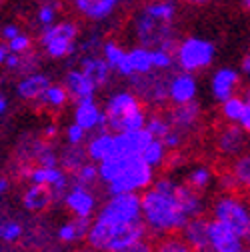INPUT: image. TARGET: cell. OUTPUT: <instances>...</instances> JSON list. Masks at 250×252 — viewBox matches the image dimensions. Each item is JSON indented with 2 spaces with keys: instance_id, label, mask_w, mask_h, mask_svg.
Returning <instances> with one entry per match:
<instances>
[{
  "instance_id": "2",
  "label": "cell",
  "mask_w": 250,
  "mask_h": 252,
  "mask_svg": "<svg viewBox=\"0 0 250 252\" xmlns=\"http://www.w3.org/2000/svg\"><path fill=\"white\" fill-rule=\"evenodd\" d=\"M106 130L112 134L138 132L146 128L148 116L144 102L134 90H118L110 94L104 104Z\"/></svg>"
},
{
  "instance_id": "8",
  "label": "cell",
  "mask_w": 250,
  "mask_h": 252,
  "mask_svg": "<svg viewBox=\"0 0 250 252\" xmlns=\"http://www.w3.org/2000/svg\"><path fill=\"white\" fill-rule=\"evenodd\" d=\"M76 40H78V26L72 20L56 22L54 26L40 30V36H38V44L44 50V54L54 60L74 54Z\"/></svg>"
},
{
  "instance_id": "7",
  "label": "cell",
  "mask_w": 250,
  "mask_h": 252,
  "mask_svg": "<svg viewBox=\"0 0 250 252\" xmlns=\"http://www.w3.org/2000/svg\"><path fill=\"white\" fill-rule=\"evenodd\" d=\"M154 168H150L142 158H128L118 176L106 184L108 196L114 194H144L154 184Z\"/></svg>"
},
{
  "instance_id": "13",
  "label": "cell",
  "mask_w": 250,
  "mask_h": 252,
  "mask_svg": "<svg viewBox=\"0 0 250 252\" xmlns=\"http://www.w3.org/2000/svg\"><path fill=\"white\" fill-rule=\"evenodd\" d=\"M156 72L154 70V58H152V50L144 48V46H134L126 52L122 66L118 68L116 74H120L122 78H140V76H148Z\"/></svg>"
},
{
  "instance_id": "53",
  "label": "cell",
  "mask_w": 250,
  "mask_h": 252,
  "mask_svg": "<svg viewBox=\"0 0 250 252\" xmlns=\"http://www.w3.org/2000/svg\"><path fill=\"white\" fill-rule=\"evenodd\" d=\"M184 2H188V4H206V2H210V0H184Z\"/></svg>"
},
{
  "instance_id": "47",
  "label": "cell",
  "mask_w": 250,
  "mask_h": 252,
  "mask_svg": "<svg viewBox=\"0 0 250 252\" xmlns=\"http://www.w3.org/2000/svg\"><path fill=\"white\" fill-rule=\"evenodd\" d=\"M8 190H10V178L4 174L2 178H0V194H8Z\"/></svg>"
},
{
  "instance_id": "56",
  "label": "cell",
  "mask_w": 250,
  "mask_h": 252,
  "mask_svg": "<svg viewBox=\"0 0 250 252\" xmlns=\"http://www.w3.org/2000/svg\"><path fill=\"white\" fill-rule=\"evenodd\" d=\"M246 248H248V250H250V234H248V236H246Z\"/></svg>"
},
{
  "instance_id": "16",
  "label": "cell",
  "mask_w": 250,
  "mask_h": 252,
  "mask_svg": "<svg viewBox=\"0 0 250 252\" xmlns=\"http://www.w3.org/2000/svg\"><path fill=\"white\" fill-rule=\"evenodd\" d=\"M196 92H198V82L196 76L190 72H178L170 76L168 84V100L172 106H182V104H190L196 102Z\"/></svg>"
},
{
  "instance_id": "37",
  "label": "cell",
  "mask_w": 250,
  "mask_h": 252,
  "mask_svg": "<svg viewBox=\"0 0 250 252\" xmlns=\"http://www.w3.org/2000/svg\"><path fill=\"white\" fill-rule=\"evenodd\" d=\"M72 182L74 184H80V186H86V188H92L94 190V186L100 182V170H98V164L94 162H86L80 170H76L72 176Z\"/></svg>"
},
{
  "instance_id": "32",
  "label": "cell",
  "mask_w": 250,
  "mask_h": 252,
  "mask_svg": "<svg viewBox=\"0 0 250 252\" xmlns=\"http://www.w3.org/2000/svg\"><path fill=\"white\" fill-rule=\"evenodd\" d=\"M214 172H212V168L210 166H206V164H198V166H194V168H190L188 170V174H186V184H188L190 188H194L196 192H200V194H204L208 188H210V184L214 182Z\"/></svg>"
},
{
  "instance_id": "22",
  "label": "cell",
  "mask_w": 250,
  "mask_h": 252,
  "mask_svg": "<svg viewBox=\"0 0 250 252\" xmlns=\"http://www.w3.org/2000/svg\"><path fill=\"white\" fill-rule=\"evenodd\" d=\"M180 236L196 252H210V218H206V216L192 218L190 222L184 226Z\"/></svg>"
},
{
  "instance_id": "31",
  "label": "cell",
  "mask_w": 250,
  "mask_h": 252,
  "mask_svg": "<svg viewBox=\"0 0 250 252\" xmlns=\"http://www.w3.org/2000/svg\"><path fill=\"white\" fill-rule=\"evenodd\" d=\"M24 236H26V224L20 218H14V216L2 218V222H0V240L6 246L18 244Z\"/></svg>"
},
{
  "instance_id": "10",
  "label": "cell",
  "mask_w": 250,
  "mask_h": 252,
  "mask_svg": "<svg viewBox=\"0 0 250 252\" xmlns=\"http://www.w3.org/2000/svg\"><path fill=\"white\" fill-rule=\"evenodd\" d=\"M248 146V132L240 124H224L214 134V148L226 160H234L242 156Z\"/></svg>"
},
{
  "instance_id": "6",
  "label": "cell",
  "mask_w": 250,
  "mask_h": 252,
  "mask_svg": "<svg viewBox=\"0 0 250 252\" xmlns=\"http://www.w3.org/2000/svg\"><path fill=\"white\" fill-rule=\"evenodd\" d=\"M102 224L112 226H128L138 224L142 220V194H114L108 196L100 208L96 218Z\"/></svg>"
},
{
  "instance_id": "50",
  "label": "cell",
  "mask_w": 250,
  "mask_h": 252,
  "mask_svg": "<svg viewBox=\"0 0 250 252\" xmlns=\"http://www.w3.org/2000/svg\"><path fill=\"white\" fill-rule=\"evenodd\" d=\"M240 70H242V74H246V76H250V52L242 58V64H240Z\"/></svg>"
},
{
  "instance_id": "14",
  "label": "cell",
  "mask_w": 250,
  "mask_h": 252,
  "mask_svg": "<svg viewBox=\"0 0 250 252\" xmlns=\"http://www.w3.org/2000/svg\"><path fill=\"white\" fill-rule=\"evenodd\" d=\"M72 122L78 124L80 128H84L86 132H92V130H98V132H100V130H106L104 108H100L94 98H84V100L74 102Z\"/></svg>"
},
{
  "instance_id": "34",
  "label": "cell",
  "mask_w": 250,
  "mask_h": 252,
  "mask_svg": "<svg viewBox=\"0 0 250 252\" xmlns=\"http://www.w3.org/2000/svg\"><path fill=\"white\" fill-rule=\"evenodd\" d=\"M246 108H248L246 98L244 96H238V94H236L234 98H230V100H226V102L220 104V116L224 118L226 124H240L242 118H244V114H246Z\"/></svg>"
},
{
  "instance_id": "46",
  "label": "cell",
  "mask_w": 250,
  "mask_h": 252,
  "mask_svg": "<svg viewBox=\"0 0 250 252\" xmlns=\"http://www.w3.org/2000/svg\"><path fill=\"white\" fill-rule=\"evenodd\" d=\"M56 136H58V128H56V124H52V122H50V124H46L44 128H42V138H44L46 142H52Z\"/></svg>"
},
{
  "instance_id": "17",
  "label": "cell",
  "mask_w": 250,
  "mask_h": 252,
  "mask_svg": "<svg viewBox=\"0 0 250 252\" xmlns=\"http://www.w3.org/2000/svg\"><path fill=\"white\" fill-rule=\"evenodd\" d=\"M90 226H92V220L70 216L62 224H58V228L54 232V238L60 246H82L88 240Z\"/></svg>"
},
{
  "instance_id": "4",
  "label": "cell",
  "mask_w": 250,
  "mask_h": 252,
  "mask_svg": "<svg viewBox=\"0 0 250 252\" xmlns=\"http://www.w3.org/2000/svg\"><path fill=\"white\" fill-rule=\"evenodd\" d=\"M210 218L220 222L228 228H232L236 234H240L244 240L250 234V200L246 194L234 192V194H220L214 198L210 206Z\"/></svg>"
},
{
  "instance_id": "58",
  "label": "cell",
  "mask_w": 250,
  "mask_h": 252,
  "mask_svg": "<svg viewBox=\"0 0 250 252\" xmlns=\"http://www.w3.org/2000/svg\"><path fill=\"white\" fill-rule=\"evenodd\" d=\"M246 252H250V250H246Z\"/></svg>"
},
{
  "instance_id": "54",
  "label": "cell",
  "mask_w": 250,
  "mask_h": 252,
  "mask_svg": "<svg viewBox=\"0 0 250 252\" xmlns=\"http://www.w3.org/2000/svg\"><path fill=\"white\" fill-rule=\"evenodd\" d=\"M244 98H246V102H250V86L244 90Z\"/></svg>"
},
{
  "instance_id": "28",
  "label": "cell",
  "mask_w": 250,
  "mask_h": 252,
  "mask_svg": "<svg viewBox=\"0 0 250 252\" xmlns=\"http://www.w3.org/2000/svg\"><path fill=\"white\" fill-rule=\"evenodd\" d=\"M178 200H180V206H182L184 214L188 216L190 220L204 216L206 202H204L202 194L196 192L194 188H190L186 182H180V184H178Z\"/></svg>"
},
{
  "instance_id": "21",
  "label": "cell",
  "mask_w": 250,
  "mask_h": 252,
  "mask_svg": "<svg viewBox=\"0 0 250 252\" xmlns=\"http://www.w3.org/2000/svg\"><path fill=\"white\" fill-rule=\"evenodd\" d=\"M166 116L172 124V128L186 136L190 130H194L200 122V104L190 102V104H182V106H172L166 112Z\"/></svg>"
},
{
  "instance_id": "9",
  "label": "cell",
  "mask_w": 250,
  "mask_h": 252,
  "mask_svg": "<svg viewBox=\"0 0 250 252\" xmlns=\"http://www.w3.org/2000/svg\"><path fill=\"white\" fill-rule=\"evenodd\" d=\"M176 64L182 72H198L204 70L212 64V60L216 56V48L210 40L200 38V36H186L178 42L176 46Z\"/></svg>"
},
{
  "instance_id": "1",
  "label": "cell",
  "mask_w": 250,
  "mask_h": 252,
  "mask_svg": "<svg viewBox=\"0 0 250 252\" xmlns=\"http://www.w3.org/2000/svg\"><path fill=\"white\" fill-rule=\"evenodd\" d=\"M178 184L170 176H158L142 194V220L150 236L164 238L180 234L190 222L178 200Z\"/></svg>"
},
{
  "instance_id": "5",
  "label": "cell",
  "mask_w": 250,
  "mask_h": 252,
  "mask_svg": "<svg viewBox=\"0 0 250 252\" xmlns=\"http://www.w3.org/2000/svg\"><path fill=\"white\" fill-rule=\"evenodd\" d=\"M174 22H166L162 18L152 16L146 8H142L134 18V34L138 38V46L150 50H170L176 52V36Z\"/></svg>"
},
{
  "instance_id": "27",
  "label": "cell",
  "mask_w": 250,
  "mask_h": 252,
  "mask_svg": "<svg viewBox=\"0 0 250 252\" xmlns=\"http://www.w3.org/2000/svg\"><path fill=\"white\" fill-rule=\"evenodd\" d=\"M80 70L92 78V82H94L98 88L104 86L108 80H110V72L112 68L108 66V62L102 58V56H96V54H88V56H82L80 60Z\"/></svg>"
},
{
  "instance_id": "35",
  "label": "cell",
  "mask_w": 250,
  "mask_h": 252,
  "mask_svg": "<svg viewBox=\"0 0 250 252\" xmlns=\"http://www.w3.org/2000/svg\"><path fill=\"white\" fill-rule=\"evenodd\" d=\"M168 154H170V150L166 148V144H164L162 140H152V142L148 144V148L144 150V154H142V160H144L150 168L156 170V168H160V166L166 164Z\"/></svg>"
},
{
  "instance_id": "41",
  "label": "cell",
  "mask_w": 250,
  "mask_h": 252,
  "mask_svg": "<svg viewBox=\"0 0 250 252\" xmlns=\"http://www.w3.org/2000/svg\"><path fill=\"white\" fill-rule=\"evenodd\" d=\"M152 58L156 72H166L176 64V56L170 50H152Z\"/></svg>"
},
{
  "instance_id": "49",
  "label": "cell",
  "mask_w": 250,
  "mask_h": 252,
  "mask_svg": "<svg viewBox=\"0 0 250 252\" xmlns=\"http://www.w3.org/2000/svg\"><path fill=\"white\" fill-rule=\"evenodd\" d=\"M6 112H8V96L2 92V94H0V114L6 116Z\"/></svg>"
},
{
  "instance_id": "39",
  "label": "cell",
  "mask_w": 250,
  "mask_h": 252,
  "mask_svg": "<svg viewBox=\"0 0 250 252\" xmlns=\"http://www.w3.org/2000/svg\"><path fill=\"white\" fill-rule=\"evenodd\" d=\"M100 52H102V58L108 62V66L112 68V72H118V68L122 66V62H124V58H126V52L128 50H124L114 40H106Z\"/></svg>"
},
{
  "instance_id": "51",
  "label": "cell",
  "mask_w": 250,
  "mask_h": 252,
  "mask_svg": "<svg viewBox=\"0 0 250 252\" xmlns=\"http://www.w3.org/2000/svg\"><path fill=\"white\" fill-rule=\"evenodd\" d=\"M8 56H10V50H8L6 42H2V44H0V62H2V64H4V62L8 60Z\"/></svg>"
},
{
  "instance_id": "44",
  "label": "cell",
  "mask_w": 250,
  "mask_h": 252,
  "mask_svg": "<svg viewBox=\"0 0 250 252\" xmlns=\"http://www.w3.org/2000/svg\"><path fill=\"white\" fill-rule=\"evenodd\" d=\"M118 252H154V242H152L150 238H144V240L134 242V244H130V246H126V248L118 250Z\"/></svg>"
},
{
  "instance_id": "52",
  "label": "cell",
  "mask_w": 250,
  "mask_h": 252,
  "mask_svg": "<svg viewBox=\"0 0 250 252\" xmlns=\"http://www.w3.org/2000/svg\"><path fill=\"white\" fill-rule=\"evenodd\" d=\"M70 252H96L94 248H90L88 244H82V246H76L74 250H70Z\"/></svg>"
},
{
  "instance_id": "36",
  "label": "cell",
  "mask_w": 250,
  "mask_h": 252,
  "mask_svg": "<svg viewBox=\"0 0 250 252\" xmlns=\"http://www.w3.org/2000/svg\"><path fill=\"white\" fill-rule=\"evenodd\" d=\"M146 130L150 132V136L154 140H164L170 132H172V124L168 120L166 114L162 112H154L148 116V122H146Z\"/></svg>"
},
{
  "instance_id": "26",
  "label": "cell",
  "mask_w": 250,
  "mask_h": 252,
  "mask_svg": "<svg viewBox=\"0 0 250 252\" xmlns=\"http://www.w3.org/2000/svg\"><path fill=\"white\" fill-rule=\"evenodd\" d=\"M64 88L68 90L70 98H74V102L84 100V98H94V94L98 90V86L92 82V78H88L80 68H72L66 72Z\"/></svg>"
},
{
  "instance_id": "43",
  "label": "cell",
  "mask_w": 250,
  "mask_h": 252,
  "mask_svg": "<svg viewBox=\"0 0 250 252\" xmlns=\"http://www.w3.org/2000/svg\"><path fill=\"white\" fill-rule=\"evenodd\" d=\"M88 132L84 130V128H80L78 124H74V122H70L68 126H66V130H64V136H66V144H70V146H82V144H86L88 142V136H86Z\"/></svg>"
},
{
  "instance_id": "48",
  "label": "cell",
  "mask_w": 250,
  "mask_h": 252,
  "mask_svg": "<svg viewBox=\"0 0 250 252\" xmlns=\"http://www.w3.org/2000/svg\"><path fill=\"white\" fill-rule=\"evenodd\" d=\"M240 126H242V128L248 132V136H250V102H248V108H246V114H244V118H242Z\"/></svg>"
},
{
  "instance_id": "15",
  "label": "cell",
  "mask_w": 250,
  "mask_h": 252,
  "mask_svg": "<svg viewBox=\"0 0 250 252\" xmlns=\"http://www.w3.org/2000/svg\"><path fill=\"white\" fill-rule=\"evenodd\" d=\"M246 240L232 228L210 218V252H246Z\"/></svg>"
},
{
  "instance_id": "23",
  "label": "cell",
  "mask_w": 250,
  "mask_h": 252,
  "mask_svg": "<svg viewBox=\"0 0 250 252\" xmlns=\"http://www.w3.org/2000/svg\"><path fill=\"white\" fill-rule=\"evenodd\" d=\"M20 202H22V208L28 210L30 214H42L52 204H56L54 202V196L50 192V188L38 186V184H28L24 190H22Z\"/></svg>"
},
{
  "instance_id": "55",
  "label": "cell",
  "mask_w": 250,
  "mask_h": 252,
  "mask_svg": "<svg viewBox=\"0 0 250 252\" xmlns=\"http://www.w3.org/2000/svg\"><path fill=\"white\" fill-rule=\"evenodd\" d=\"M242 4H244V8H248V10H250V0H242Z\"/></svg>"
},
{
  "instance_id": "25",
  "label": "cell",
  "mask_w": 250,
  "mask_h": 252,
  "mask_svg": "<svg viewBox=\"0 0 250 252\" xmlns=\"http://www.w3.org/2000/svg\"><path fill=\"white\" fill-rule=\"evenodd\" d=\"M50 78L48 74H42V72H32L28 76H22L18 82H16V94L20 100H26V102H38L40 96L48 90L50 86Z\"/></svg>"
},
{
  "instance_id": "19",
  "label": "cell",
  "mask_w": 250,
  "mask_h": 252,
  "mask_svg": "<svg viewBox=\"0 0 250 252\" xmlns=\"http://www.w3.org/2000/svg\"><path fill=\"white\" fill-rule=\"evenodd\" d=\"M154 138L150 136V132L138 130V132H124V134H116V148H114V156H124V158H142L144 150L148 148V144Z\"/></svg>"
},
{
  "instance_id": "38",
  "label": "cell",
  "mask_w": 250,
  "mask_h": 252,
  "mask_svg": "<svg viewBox=\"0 0 250 252\" xmlns=\"http://www.w3.org/2000/svg\"><path fill=\"white\" fill-rule=\"evenodd\" d=\"M154 252H196L180 234L164 236L154 242Z\"/></svg>"
},
{
  "instance_id": "30",
  "label": "cell",
  "mask_w": 250,
  "mask_h": 252,
  "mask_svg": "<svg viewBox=\"0 0 250 252\" xmlns=\"http://www.w3.org/2000/svg\"><path fill=\"white\" fill-rule=\"evenodd\" d=\"M228 168L238 182L240 194L250 196V152H244L242 156H238V158L230 160Z\"/></svg>"
},
{
  "instance_id": "12",
  "label": "cell",
  "mask_w": 250,
  "mask_h": 252,
  "mask_svg": "<svg viewBox=\"0 0 250 252\" xmlns=\"http://www.w3.org/2000/svg\"><path fill=\"white\" fill-rule=\"evenodd\" d=\"M168 84L170 76H164L162 72H152L148 76L134 78V92L140 96L142 102L160 106L168 100Z\"/></svg>"
},
{
  "instance_id": "40",
  "label": "cell",
  "mask_w": 250,
  "mask_h": 252,
  "mask_svg": "<svg viewBox=\"0 0 250 252\" xmlns=\"http://www.w3.org/2000/svg\"><path fill=\"white\" fill-rule=\"evenodd\" d=\"M56 18H58V4L56 2H42L36 10V24L40 26V30L44 28H50L56 24Z\"/></svg>"
},
{
  "instance_id": "33",
  "label": "cell",
  "mask_w": 250,
  "mask_h": 252,
  "mask_svg": "<svg viewBox=\"0 0 250 252\" xmlns=\"http://www.w3.org/2000/svg\"><path fill=\"white\" fill-rule=\"evenodd\" d=\"M68 98H70V94L64 88V84H50L48 90L40 96L38 106H44V108H50V110H62L66 106Z\"/></svg>"
},
{
  "instance_id": "3",
  "label": "cell",
  "mask_w": 250,
  "mask_h": 252,
  "mask_svg": "<svg viewBox=\"0 0 250 252\" xmlns=\"http://www.w3.org/2000/svg\"><path fill=\"white\" fill-rule=\"evenodd\" d=\"M144 238H150L144 222L128 224V226H112V224H102L98 220H92L86 244L94 248L96 252H118Z\"/></svg>"
},
{
  "instance_id": "24",
  "label": "cell",
  "mask_w": 250,
  "mask_h": 252,
  "mask_svg": "<svg viewBox=\"0 0 250 252\" xmlns=\"http://www.w3.org/2000/svg\"><path fill=\"white\" fill-rule=\"evenodd\" d=\"M90 162L100 164L104 160H108L110 156H114V148H116V134L108 132V130H100L96 134H92L88 138V142L84 144Z\"/></svg>"
},
{
  "instance_id": "11",
  "label": "cell",
  "mask_w": 250,
  "mask_h": 252,
  "mask_svg": "<svg viewBox=\"0 0 250 252\" xmlns=\"http://www.w3.org/2000/svg\"><path fill=\"white\" fill-rule=\"evenodd\" d=\"M64 208L68 210L70 216L74 218H86V220H94L96 214H98V198L94 194L92 188H86V186H80V184H74L70 186V190L66 192L64 200H62Z\"/></svg>"
},
{
  "instance_id": "20",
  "label": "cell",
  "mask_w": 250,
  "mask_h": 252,
  "mask_svg": "<svg viewBox=\"0 0 250 252\" xmlns=\"http://www.w3.org/2000/svg\"><path fill=\"white\" fill-rule=\"evenodd\" d=\"M70 2L82 18L92 22H102L116 12L120 0H70Z\"/></svg>"
},
{
  "instance_id": "42",
  "label": "cell",
  "mask_w": 250,
  "mask_h": 252,
  "mask_svg": "<svg viewBox=\"0 0 250 252\" xmlns=\"http://www.w3.org/2000/svg\"><path fill=\"white\" fill-rule=\"evenodd\" d=\"M6 46H8V50L12 54H28V52H32V38H30V34H26L22 30L16 38L6 42Z\"/></svg>"
},
{
  "instance_id": "18",
  "label": "cell",
  "mask_w": 250,
  "mask_h": 252,
  "mask_svg": "<svg viewBox=\"0 0 250 252\" xmlns=\"http://www.w3.org/2000/svg\"><path fill=\"white\" fill-rule=\"evenodd\" d=\"M240 86V72L236 68L230 66H222L218 68L212 78H210V90H212V96L218 102H226L230 98L236 96V90Z\"/></svg>"
},
{
  "instance_id": "57",
  "label": "cell",
  "mask_w": 250,
  "mask_h": 252,
  "mask_svg": "<svg viewBox=\"0 0 250 252\" xmlns=\"http://www.w3.org/2000/svg\"><path fill=\"white\" fill-rule=\"evenodd\" d=\"M148 2L152 4V2H162V0H148Z\"/></svg>"
},
{
  "instance_id": "29",
  "label": "cell",
  "mask_w": 250,
  "mask_h": 252,
  "mask_svg": "<svg viewBox=\"0 0 250 252\" xmlns=\"http://www.w3.org/2000/svg\"><path fill=\"white\" fill-rule=\"evenodd\" d=\"M86 162H90L86 146H64L60 150V168L66 174H74L76 170H80Z\"/></svg>"
},
{
  "instance_id": "45",
  "label": "cell",
  "mask_w": 250,
  "mask_h": 252,
  "mask_svg": "<svg viewBox=\"0 0 250 252\" xmlns=\"http://www.w3.org/2000/svg\"><path fill=\"white\" fill-rule=\"evenodd\" d=\"M20 32H22V28H20L18 24L8 22V24H4V26H2V32H0V36H2V42H8V40L16 38Z\"/></svg>"
}]
</instances>
